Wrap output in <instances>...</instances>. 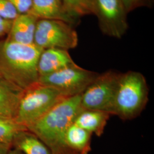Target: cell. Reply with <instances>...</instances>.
I'll list each match as a JSON object with an SVG mask.
<instances>
[{"label": "cell", "instance_id": "obj_19", "mask_svg": "<svg viewBox=\"0 0 154 154\" xmlns=\"http://www.w3.org/2000/svg\"><path fill=\"white\" fill-rule=\"evenodd\" d=\"M19 14L29 13L32 7V0H8Z\"/></svg>", "mask_w": 154, "mask_h": 154}, {"label": "cell", "instance_id": "obj_1", "mask_svg": "<svg viewBox=\"0 0 154 154\" xmlns=\"http://www.w3.org/2000/svg\"><path fill=\"white\" fill-rule=\"evenodd\" d=\"M43 49L35 45L0 41V76L22 90L38 82V62Z\"/></svg>", "mask_w": 154, "mask_h": 154}, {"label": "cell", "instance_id": "obj_13", "mask_svg": "<svg viewBox=\"0 0 154 154\" xmlns=\"http://www.w3.org/2000/svg\"><path fill=\"white\" fill-rule=\"evenodd\" d=\"M91 135L72 123L67 128L64 139L67 154H88L91 149Z\"/></svg>", "mask_w": 154, "mask_h": 154}, {"label": "cell", "instance_id": "obj_16", "mask_svg": "<svg viewBox=\"0 0 154 154\" xmlns=\"http://www.w3.org/2000/svg\"><path fill=\"white\" fill-rule=\"evenodd\" d=\"M67 13L78 20L81 17L94 14L95 6L94 0H62Z\"/></svg>", "mask_w": 154, "mask_h": 154}, {"label": "cell", "instance_id": "obj_20", "mask_svg": "<svg viewBox=\"0 0 154 154\" xmlns=\"http://www.w3.org/2000/svg\"><path fill=\"white\" fill-rule=\"evenodd\" d=\"M12 21L6 20L0 17V38L6 36L11 27Z\"/></svg>", "mask_w": 154, "mask_h": 154}, {"label": "cell", "instance_id": "obj_18", "mask_svg": "<svg viewBox=\"0 0 154 154\" xmlns=\"http://www.w3.org/2000/svg\"><path fill=\"white\" fill-rule=\"evenodd\" d=\"M19 15L16 9L8 0H0V17L2 18L13 21Z\"/></svg>", "mask_w": 154, "mask_h": 154}, {"label": "cell", "instance_id": "obj_8", "mask_svg": "<svg viewBox=\"0 0 154 154\" xmlns=\"http://www.w3.org/2000/svg\"><path fill=\"white\" fill-rule=\"evenodd\" d=\"M95 15L105 34L121 38L128 28L127 13L122 0H94Z\"/></svg>", "mask_w": 154, "mask_h": 154}, {"label": "cell", "instance_id": "obj_11", "mask_svg": "<svg viewBox=\"0 0 154 154\" xmlns=\"http://www.w3.org/2000/svg\"><path fill=\"white\" fill-rule=\"evenodd\" d=\"M38 20H57L74 24L78 22L70 16L62 0H32V7L29 13Z\"/></svg>", "mask_w": 154, "mask_h": 154}, {"label": "cell", "instance_id": "obj_12", "mask_svg": "<svg viewBox=\"0 0 154 154\" xmlns=\"http://www.w3.org/2000/svg\"><path fill=\"white\" fill-rule=\"evenodd\" d=\"M23 90L0 76V119H14Z\"/></svg>", "mask_w": 154, "mask_h": 154}, {"label": "cell", "instance_id": "obj_14", "mask_svg": "<svg viewBox=\"0 0 154 154\" xmlns=\"http://www.w3.org/2000/svg\"><path fill=\"white\" fill-rule=\"evenodd\" d=\"M110 114L98 110H82L77 116L74 123L97 136H101L105 130Z\"/></svg>", "mask_w": 154, "mask_h": 154}, {"label": "cell", "instance_id": "obj_22", "mask_svg": "<svg viewBox=\"0 0 154 154\" xmlns=\"http://www.w3.org/2000/svg\"><path fill=\"white\" fill-rule=\"evenodd\" d=\"M11 144H0V154H8L11 149Z\"/></svg>", "mask_w": 154, "mask_h": 154}, {"label": "cell", "instance_id": "obj_17", "mask_svg": "<svg viewBox=\"0 0 154 154\" xmlns=\"http://www.w3.org/2000/svg\"><path fill=\"white\" fill-rule=\"evenodd\" d=\"M28 129L14 119H0V144H11L14 136L20 131Z\"/></svg>", "mask_w": 154, "mask_h": 154}, {"label": "cell", "instance_id": "obj_21", "mask_svg": "<svg viewBox=\"0 0 154 154\" xmlns=\"http://www.w3.org/2000/svg\"><path fill=\"white\" fill-rule=\"evenodd\" d=\"M140 0H122L127 13L132 10Z\"/></svg>", "mask_w": 154, "mask_h": 154}, {"label": "cell", "instance_id": "obj_5", "mask_svg": "<svg viewBox=\"0 0 154 154\" xmlns=\"http://www.w3.org/2000/svg\"><path fill=\"white\" fill-rule=\"evenodd\" d=\"M121 73L108 71L99 74L81 94L83 110H98L113 115Z\"/></svg>", "mask_w": 154, "mask_h": 154}, {"label": "cell", "instance_id": "obj_15", "mask_svg": "<svg viewBox=\"0 0 154 154\" xmlns=\"http://www.w3.org/2000/svg\"><path fill=\"white\" fill-rule=\"evenodd\" d=\"M11 148L23 154H52L48 147L28 129L19 131L14 136Z\"/></svg>", "mask_w": 154, "mask_h": 154}, {"label": "cell", "instance_id": "obj_3", "mask_svg": "<svg viewBox=\"0 0 154 154\" xmlns=\"http://www.w3.org/2000/svg\"><path fill=\"white\" fill-rule=\"evenodd\" d=\"M148 100L149 88L143 74L133 71L121 73L113 115L122 120L132 119L139 116Z\"/></svg>", "mask_w": 154, "mask_h": 154}, {"label": "cell", "instance_id": "obj_6", "mask_svg": "<svg viewBox=\"0 0 154 154\" xmlns=\"http://www.w3.org/2000/svg\"><path fill=\"white\" fill-rule=\"evenodd\" d=\"M78 42V34L71 24L57 20H38L34 44L39 48L69 50L76 48Z\"/></svg>", "mask_w": 154, "mask_h": 154}, {"label": "cell", "instance_id": "obj_9", "mask_svg": "<svg viewBox=\"0 0 154 154\" xmlns=\"http://www.w3.org/2000/svg\"><path fill=\"white\" fill-rule=\"evenodd\" d=\"M76 65L68 50L57 48L43 50L38 62L39 77L46 75Z\"/></svg>", "mask_w": 154, "mask_h": 154}, {"label": "cell", "instance_id": "obj_2", "mask_svg": "<svg viewBox=\"0 0 154 154\" xmlns=\"http://www.w3.org/2000/svg\"><path fill=\"white\" fill-rule=\"evenodd\" d=\"M82 110L81 94L67 97L27 128L48 147L51 154H67L65 133Z\"/></svg>", "mask_w": 154, "mask_h": 154}, {"label": "cell", "instance_id": "obj_10", "mask_svg": "<svg viewBox=\"0 0 154 154\" xmlns=\"http://www.w3.org/2000/svg\"><path fill=\"white\" fill-rule=\"evenodd\" d=\"M38 20L37 17L30 13L19 14L12 21L6 39L21 44H34Z\"/></svg>", "mask_w": 154, "mask_h": 154}, {"label": "cell", "instance_id": "obj_7", "mask_svg": "<svg viewBox=\"0 0 154 154\" xmlns=\"http://www.w3.org/2000/svg\"><path fill=\"white\" fill-rule=\"evenodd\" d=\"M99 74L76 65L40 77L38 82L70 97L82 94Z\"/></svg>", "mask_w": 154, "mask_h": 154}, {"label": "cell", "instance_id": "obj_4", "mask_svg": "<svg viewBox=\"0 0 154 154\" xmlns=\"http://www.w3.org/2000/svg\"><path fill=\"white\" fill-rule=\"evenodd\" d=\"M66 98L55 88L35 83L23 90L14 120L28 128Z\"/></svg>", "mask_w": 154, "mask_h": 154}, {"label": "cell", "instance_id": "obj_23", "mask_svg": "<svg viewBox=\"0 0 154 154\" xmlns=\"http://www.w3.org/2000/svg\"><path fill=\"white\" fill-rule=\"evenodd\" d=\"M8 154H23L20 151L16 149L11 148V149L9 150V152Z\"/></svg>", "mask_w": 154, "mask_h": 154}]
</instances>
